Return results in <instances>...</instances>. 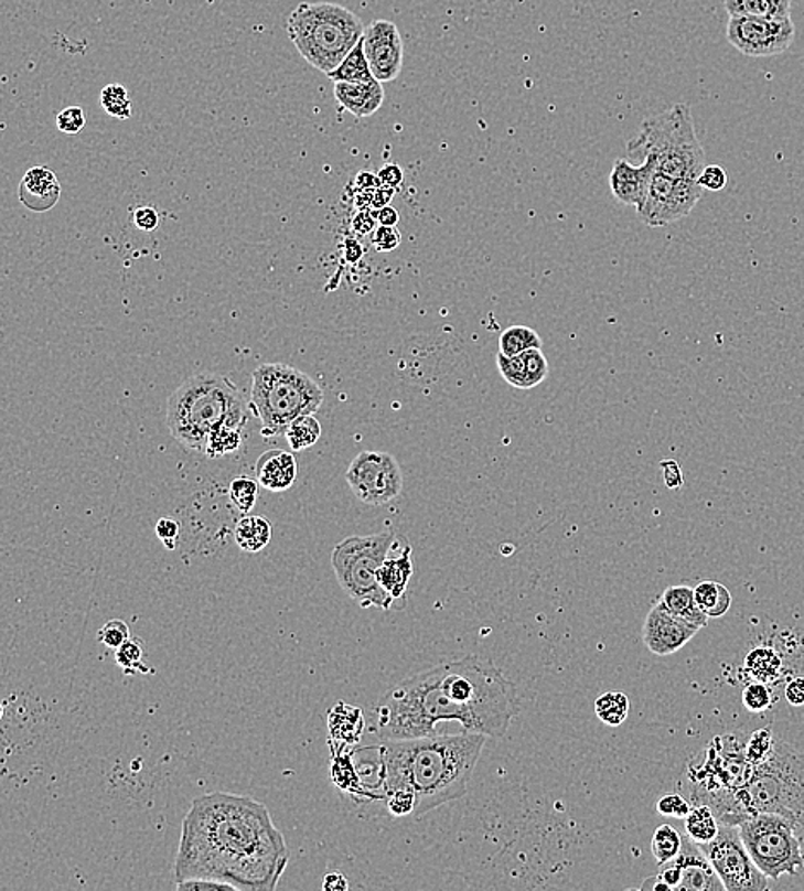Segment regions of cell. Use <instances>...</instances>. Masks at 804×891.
Listing matches in <instances>:
<instances>
[{"label": "cell", "instance_id": "cell-1", "mask_svg": "<svg viewBox=\"0 0 804 891\" xmlns=\"http://www.w3.org/2000/svg\"><path fill=\"white\" fill-rule=\"evenodd\" d=\"M516 686L489 658L467 655L414 674L374 708L371 732L379 741L428 736L482 734L500 739L518 713Z\"/></svg>", "mask_w": 804, "mask_h": 891}, {"label": "cell", "instance_id": "cell-2", "mask_svg": "<svg viewBox=\"0 0 804 891\" xmlns=\"http://www.w3.org/2000/svg\"><path fill=\"white\" fill-rule=\"evenodd\" d=\"M290 852L270 811L249 795L196 797L182 822L175 881H215L234 891L277 890Z\"/></svg>", "mask_w": 804, "mask_h": 891}, {"label": "cell", "instance_id": "cell-3", "mask_svg": "<svg viewBox=\"0 0 804 891\" xmlns=\"http://www.w3.org/2000/svg\"><path fill=\"white\" fill-rule=\"evenodd\" d=\"M487 739L482 734H448L382 741L377 758L383 799L389 792H412L416 818L462 799Z\"/></svg>", "mask_w": 804, "mask_h": 891}, {"label": "cell", "instance_id": "cell-4", "mask_svg": "<svg viewBox=\"0 0 804 891\" xmlns=\"http://www.w3.org/2000/svg\"><path fill=\"white\" fill-rule=\"evenodd\" d=\"M244 404L246 400L228 377L204 371L185 379L170 395L167 426L172 438L185 450L204 453L213 427Z\"/></svg>", "mask_w": 804, "mask_h": 891}, {"label": "cell", "instance_id": "cell-5", "mask_svg": "<svg viewBox=\"0 0 804 891\" xmlns=\"http://www.w3.org/2000/svg\"><path fill=\"white\" fill-rule=\"evenodd\" d=\"M364 31L361 18L335 2H304L287 20V33L297 52L324 74L342 64Z\"/></svg>", "mask_w": 804, "mask_h": 891}, {"label": "cell", "instance_id": "cell-6", "mask_svg": "<svg viewBox=\"0 0 804 891\" xmlns=\"http://www.w3.org/2000/svg\"><path fill=\"white\" fill-rule=\"evenodd\" d=\"M324 393L309 374L287 364H261L253 371L249 408L261 420L265 438L286 436L297 417L317 414Z\"/></svg>", "mask_w": 804, "mask_h": 891}, {"label": "cell", "instance_id": "cell-7", "mask_svg": "<svg viewBox=\"0 0 804 891\" xmlns=\"http://www.w3.org/2000/svg\"><path fill=\"white\" fill-rule=\"evenodd\" d=\"M628 151L654 158L655 170L674 179L697 181L705 167L704 148L695 131L692 108L686 104L643 120L639 135L628 142Z\"/></svg>", "mask_w": 804, "mask_h": 891}, {"label": "cell", "instance_id": "cell-8", "mask_svg": "<svg viewBox=\"0 0 804 891\" xmlns=\"http://www.w3.org/2000/svg\"><path fill=\"white\" fill-rule=\"evenodd\" d=\"M738 801L748 818L772 813L804 830V754L778 739L774 754L754 769Z\"/></svg>", "mask_w": 804, "mask_h": 891}, {"label": "cell", "instance_id": "cell-9", "mask_svg": "<svg viewBox=\"0 0 804 891\" xmlns=\"http://www.w3.org/2000/svg\"><path fill=\"white\" fill-rule=\"evenodd\" d=\"M392 530L374 535H352L336 544L331 552V568L343 592L361 608H392L393 599L377 580V571L397 546Z\"/></svg>", "mask_w": 804, "mask_h": 891}, {"label": "cell", "instance_id": "cell-10", "mask_svg": "<svg viewBox=\"0 0 804 891\" xmlns=\"http://www.w3.org/2000/svg\"><path fill=\"white\" fill-rule=\"evenodd\" d=\"M751 859L769 880L796 877L804 868V852L796 826L772 813H759L738 825Z\"/></svg>", "mask_w": 804, "mask_h": 891}, {"label": "cell", "instance_id": "cell-11", "mask_svg": "<svg viewBox=\"0 0 804 891\" xmlns=\"http://www.w3.org/2000/svg\"><path fill=\"white\" fill-rule=\"evenodd\" d=\"M700 847L726 891H763L769 888V878L751 859L738 826L720 823L717 837Z\"/></svg>", "mask_w": 804, "mask_h": 891}, {"label": "cell", "instance_id": "cell-12", "mask_svg": "<svg viewBox=\"0 0 804 891\" xmlns=\"http://www.w3.org/2000/svg\"><path fill=\"white\" fill-rule=\"evenodd\" d=\"M345 481L367 506H385L404 491V473L397 458L386 451H362L346 470Z\"/></svg>", "mask_w": 804, "mask_h": 891}, {"label": "cell", "instance_id": "cell-13", "mask_svg": "<svg viewBox=\"0 0 804 891\" xmlns=\"http://www.w3.org/2000/svg\"><path fill=\"white\" fill-rule=\"evenodd\" d=\"M701 193L704 189L697 181L669 178L655 170L648 193L636 212L646 227H666L686 218L701 200Z\"/></svg>", "mask_w": 804, "mask_h": 891}, {"label": "cell", "instance_id": "cell-14", "mask_svg": "<svg viewBox=\"0 0 804 891\" xmlns=\"http://www.w3.org/2000/svg\"><path fill=\"white\" fill-rule=\"evenodd\" d=\"M640 890L726 891V888L701 847L686 835L676 859L662 865L658 874L643 881Z\"/></svg>", "mask_w": 804, "mask_h": 891}, {"label": "cell", "instance_id": "cell-15", "mask_svg": "<svg viewBox=\"0 0 804 891\" xmlns=\"http://www.w3.org/2000/svg\"><path fill=\"white\" fill-rule=\"evenodd\" d=\"M728 42L748 57H772L793 45L796 26L791 18L729 15Z\"/></svg>", "mask_w": 804, "mask_h": 891}, {"label": "cell", "instance_id": "cell-16", "mask_svg": "<svg viewBox=\"0 0 804 891\" xmlns=\"http://www.w3.org/2000/svg\"><path fill=\"white\" fill-rule=\"evenodd\" d=\"M362 42L377 82H395L404 67V40L397 24L388 20L373 21L364 31Z\"/></svg>", "mask_w": 804, "mask_h": 891}, {"label": "cell", "instance_id": "cell-17", "mask_svg": "<svg viewBox=\"0 0 804 891\" xmlns=\"http://www.w3.org/2000/svg\"><path fill=\"white\" fill-rule=\"evenodd\" d=\"M700 630L701 627L697 624L677 618L664 608V603L658 602L646 614L645 624H643V642H645L646 648L657 657H669L679 652L686 643L692 642Z\"/></svg>", "mask_w": 804, "mask_h": 891}, {"label": "cell", "instance_id": "cell-18", "mask_svg": "<svg viewBox=\"0 0 804 891\" xmlns=\"http://www.w3.org/2000/svg\"><path fill=\"white\" fill-rule=\"evenodd\" d=\"M654 172L655 160L652 157L643 158V163L639 167L628 162L624 158H618L612 167L611 175H609L612 196L617 197L621 204L640 208L648 193V185H651Z\"/></svg>", "mask_w": 804, "mask_h": 891}, {"label": "cell", "instance_id": "cell-19", "mask_svg": "<svg viewBox=\"0 0 804 891\" xmlns=\"http://www.w3.org/2000/svg\"><path fill=\"white\" fill-rule=\"evenodd\" d=\"M496 365L503 379L516 389L537 388L549 376V362L543 348H530L515 357L497 352Z\"/></svg>", "mask_w": 804, "mask_h": 891}, {"label": "cell", "instance_id": "cell-20", "mask_svg": "<svg viewBox=\"0 0 804 891\" xmlns=\"http://www.w3.org/2000/svg\"><path fill=\"white\" fill-rule=\"evenodd\" d=\"M21 204L33 213L49 212L61 200L57 175L46 167H33L24 173L20 184Z\"/></svg>", "mask_w": 804, "mask_h": 891}, {"label": "cell", "instance_id": "cell-21", "mask_svg": "<svg viewBox=\"0 0 804 891\" xmlns=\"http://www.w3.org/2000/svg\"><path fill=\"white\" fill-rule=\"evenodd\" d=\"M247 407L249 404L240 405L231 411L222 422L213 427L206 438L203 454L210 458H222L240 450L244 438H246Z\"/></svg>", "mask_w": 804, "mask_h": 891}, {"label": "cell", "instance_id": "cell-22", "mask_svg": "<svg viewBox=\"0 0 804 891\" xmlns=\"http://www.w3.org/2000/svg\"><path fill=\"white\" fill-rule=\"evenodd\" d=\"M335 98L349 114L364 119L376 114L385 104L382 82L335 83Z\"/></svg>", "mask_w": 804, "mask_h": 891}, {"label": "cell", "instance_id": "cell-23", "mask_svg": "<svg viewBox=\"0 0 804 891\" xmlns=\"http://www.w3.org/2000/svg\"><path fill=\"white\" fill-rule=\"evenodd\" d=\"M256 479L259 485L270 492H286L296 484L297 460L283 450H270L256 461Z\"/></svg>", "mask_w": 804, "mask_h": 891}, {"label": "cell", "instance_id": "cell-24", "mask_svg": "<svg viewBox=\"0 0 804 891\" xmlns=\"http://www.w3.org/2000/svg\"><path fill=\"white\" fill-rule=\"evenodd\" d=\"M366 730L364 711L354 705L336 704L328 713V745L330 748H349L362 739Z\"/></svg>", "mask_w": 804, "mask_h": 891}, {"label": "cell", "instance_id": "cell-25", "mask_svg": "<svg viewBox=\"0 0 804 891\" xmlns=\"http://www.w3.org/2000/svg\"><path fill=\"white\" fill-rule=\"evenodd\" d=\"M331 750V780L333 784L345 792V794L354 795V797H366L373 799L376 795L366 787L362 782L361 773H358L357 765L354 763V754L346 748H330Z\"/></svg>", "mask_w": 804, "mask_h": 891}, {"label": "cell", "instance_id": "cell-26", "mask_svg": "<svg viewBox=\"0 0 804 891\" xmlns=\"http://www.w3.org/2000/svg\"><path fill=\"white\" fill-rule=\"evenodd\" d=\"M412 575V547L405 544V549L398 556L386 557V561L377 571V580L395 602V600L404 599Z\"/></svg>", "mask_w": 804, "mask_h": 891}, {"label": "cell", "instance_id": "cell-27", "mask_svg": "<svg viewBox=\"0 0 804 891\" xmlns=\"http://www.w3.org/2000/svg\"><path fill=\"white\" fill-rule=\"evenodd\" d=\"M271 535L274 528L265 516H243L234 528L235 544L247 554L261 552L270 544Z\"/></svg>", "mask_w": 804, "mask_h": 891}, {"label": "cell", "instance_id": "cell-28", "mask_svg": "<svg viewBox=\"0 0 804 891\" xmlns=\"http://www.w3.org/2000/svg\"><path fill=\"white\" fill-rule=\"evenodd\" d=\"M661 602L664 603L667 611L673 612L677 618L686 619L689 623L697 624L700 627L707 626L708 618L698 608L697 599H695V588L685 587V584L669 587L662 595Z\"/></svg>", "mask_w": 804, "mask_h": 891}, {"label": "cell", "instance_id": "cell-29", "mask_svg": "<svg viewBox=\"0 0 804 891\" xmlns=\"http://www.w3.org/2000/svg\"><path fill=\"white\" fill-rule=\"evenodd\" d=\"M782 667H784V662H782L781 654L774 646L769 645L757 646V648L751 650L750 654L747 655V661H744V670L754 680L763 684L778 683L782 674Z\"/></svg>", "mask_w": 804, "mask_h": 891}, {"label": "cell", "instance_id": "cell-30", "mask_svg": "<svg viewBox=\"0 0 804 891\" xmlns=\"http://www.w3.org/2000/svg\"><path fill=\"white\" fill-rule=\"evenodd\" d=\"M333 83H367L373 82L376 77L373 76L371 71L369 61H367L366 52H364V42L358 40L357 45L352 49L351 54L343 58L336 69L326 74Z\"/></svg>", "mask_w": 804, "mask_h": 891}, {"label": "cell", "instance_id": "cell-31", "mask_svg": "<svg viewBox=\"0 0 804 891\" xmlns=\"http://www.w3.org/2000/svg\"><path fill=\"white\" fill-rule=\"evenodd\" d=\"M729 15H757V18H791L793 0H723Z\"/></svg>", "mask_w": 804, "mask_h": 891}, {"label": "cell", "instance_id": "cell-32", "mask_svg": "<svg viewBox=\"0 0 804 891\" xmlns=\"http://www.w3.org/2000/svg\"><path fill=\"white\" fill-rule=\"evenodd\" d=\"M695 599L708 619L723 618L732 603L731 592L719 581H701L695 588Z\"/></svg>", "mask_w": 804, "mask_h": 891}, {"label": "cell", "instance_id": "cell-33", "mask_svg": "<svg viewBox=\"0 0 804 891\" xmlns=\"http://www.w3.org/2000/svg\"><path fill=\"white\" fill-rule=\"evenodd\" d=\"M719 828L720 822L717 819L712 807L707 806V804L693 806L689 815L685 818L686 835L693 841H697L698 846H704V844L714 840L719 834Z\"/></svg>", "mask_w": 804, "mask_h": 891}, {"label": "cell", "instance_id": "cell-34", "mask_svg": "<svg viewBox=\"0 0 804 891\" xmlns=\"http://www.w3.org/2000/svg\"><path fill=\"white\" fill-rule=\"evenodd\" d=\"M321 439V423L314 417V414L309 416L297 417L286 431V441L289 442V448L292 453H301V451L309 450L312 446L317 444Z\"/></svg>", "mask_w": 804, "mask_h": 891}, {"label": "cell", "instance_id": "cell-35", "mask_svg": "<svg viewBox=\"0 0 804 891\" xmlns=\"http://www.w3.org/2000/svg\"><path fill=\"white\" fill-rule=\"evenodd\" d=\"M530 348H543V339L532 328L510 326L501 333L500 354L515 357Z\"/></svg>", "mask_w": 804, "mask_h": 891}, {"label": "cell", "instance_id": "cell-36", "mask_svg": "<svg viewBox=\"0 0 804 891\" xmlns=\"http://www.w3.org/2000/svg\"><path fill=\"white\" fill-rule=\"evenodd\" d=\"M593 710L604 726L620 727L630 713V699L624 693H604L596 699Z\"/></svg>", "mask_w": 804, "mask_h": 891}, {"label": "cell", "instance_id": "cell-37", "mask_svg": "<svg viewBox=\"0 0 804 891\" xmlns=\"http://www.w3.org/2000/svg\"><path fill=\"white\" fill-rule=\"evenodd\" d=\"M116 662L126 676L153 674V668L144 664V643L141 638H129L116 650Z\"/></svg>", "mask_w": 804, "mask_h": 891}, {"label": "cell", "instance_id": "cell-38", "mask_svg": "<svg viewBox=\"0 0 804 891\" xmlns=\"http://www.w3.org/2000/svg\"><path fill=\"white\" fill-rule=\"evenodd\" d=\"M683 837L676 828L669 825L658 826L652 837V856L658 865H667V862L676 859L677 854L682 852Z\"/></svg>", "mask_w": 804, "mask_h": 891}, {"label": "cell", "instance_id": "cell-39", "mask_svg": "<svg viewBox=\"0 0 804 891\" xmlns=\"http://www.w3.org/2000/svg\"><path fill=\"white\" fill-rule=\"evenodd\" d=\"M775 742H778V738L770 727L754 730L753 734L748 738V741L744 742V754L754 769L763 765L774 754Z\"/></svg>", "mask_w": 804, "mask_h": 891}, {"label": "cell", "instance_id": "cell-40", "mask_svg": "<svg viewBox=\"0 0 804 891\" xmlns=\"http://www.w3.org/2000/svg\"><path fill=\"white\" fill-rule=\"evenodd\" d=\"M100 104L108 116L114 117V119H131L132 101L129 98L128 89L124 88L122 85L112 83V85L105 86L100 93Z\"/></svg>", "mask_w": 804, "mask_h": 891}, {"label": "cell", "instance_id": "cell-41", "mask_svg": "<svg viewBox=\"0 0 804 891\" xmlns=\"http://www.w3.org/2000/svg\"><path fill=\"white\" fill-rule=\"evenodd\" d=\"M259 482L250 476H237L228 485V497L237 512L247 513L255 507L258 501Z\"/></svg>", "mask_w": 804, "mask_h": 891}, {"label": "cell", "instance_id": "cell-42", "mask_svg": "<svg viewBox=\"0 0 804 891\" xmlns=\"http://www.w3.org/2000/svg\"><path fill=\"white\" fill-rule=\"evenodd\" d=\"M772 695H770L769 684L754 683L748 684L743 689V705L751 713H763L772 707Z\"/></svg>", "mask_w": 804, "mask_h": 891}, {"label": "cell", "instance_id": "cell-43", "mask_svg": "<svg viewBox=\"0 0 804 891\" xmlns=\"http://www.w3.org/2000/svg\"><path fill=\"white\" fill-rule=\"evenodd\" d=\"M97 638L107 648L117 650L131 638V630H129L128 623H124L122 619H110L98 631Z\"/></svg>", "mask_w": 804, "mask_h": 891}, {"label": "cell", "instance_id": "cell-44", "mask_svg": "<svg viewBox=\"0 0 804 891\" xmlns=\"http://www.w3.org/2000/svg\"><path fill=\"white\" fill-rule=\"evenodd\" d=\"M55 126H57L58 131L64 132V135H77V132H82L86 126V116L85 110L82 107H67L64 110L58 111L57 117H55Z\"/></svg>", "mask_w": 804, "mask_h": 891}, {"label": "cell", "instance_id": "cell-45", "mask_svg": "<svg viewBox=\"0 0 804 891\" xmlns=\"http://www.w3.org/2000/svg\"><path fill=\"white\" fill-rule=\"evenodd\" d=\"M658 815L671 816V818L685 819L692 811L688 801L679 794L662 795L657 803Z\"/></svg>", "mask_w": 804, "mask_h": 891}, {"label": "cell", "instance_id": "cell-46", "mask_svg": "<svg viewBox=\"0 0 804 891\" xmlns=\"http://www.w3.org/2000/svg\"><path fill=\"white\" fill-rule=\"evenodd\" d=\"M698 185L705 191H712L719 193L726 185H728V173L722 167L719 165H705L701 170L700 178L697 179Z\"/></svg>", "mask_w": 804, "mask_h": 891}, {"label": "cell", "instance_id": "cell-47", "mask_svg": "<svg viewBox=\"0 0 804 891\" xmlns=\"http://www.w3.org/2000/svg\"><path fill=\"white\" fill-rule=\"evenodd\" d=\"M371 235H373L371 243H373V246L376 247V250H379V253H392V250L400 246V232L395 227L379 225Z\"/></svg>", "mask_w": 804, "mask_h": 891}, {"label": "cell", "instance_id": "cell-48", "mask_svg": "<svg viewBox=\"0 0 804 891\" xmlns=\"http://www.w3.org/2000/svg\"><path fill=\"white\" fill-rule=\"evenodd\" d=\"M154 532H157V537L160 538V543L163 544L167 550L178 549L179 535H181V525H179V522L172 518H160L159 522H157Z\"/></svg>", "mask_w": 804, "mask_h": 891}, {"label": "cell", "instance_id": "cell-49", "mask_svg": "<svg viewBox=\"0 0 804 891\" xmlns=\"http://www.w3.org/2000/svg\"><path fill=\"white\" fill-rule=\"evenodd\" d=\"M132 223L138 230L153 232L159 227L160 216L153 206H139L132 212Z\"/></svg>", "mask_w": 804, "mask_h": 891}, {"label": "cell", "instance_id": "cell-50", "mask_svg": "<svg viewBox=\"0 0 804 891\" xmlns=\"http://www.w3.org/2000/svg\"><path fill=\"white\" fill-rule=\"evenodd\" d=\"M376 223L377 218L374 210H358L357 215L352 219V228H354L355 234L369 235L376 230Z\"/></svg>", "mask_w": 804, "mask_h": 891}, {"label": "cell", "instance_id": "cell-51", "mask_svg": "<svg viewBox=\"0 0 804 891\" xmlns=\"http://www.w3.org/2000/svg\"><path fill=\"white\" fill-rule=\"evenodd\" d=\"M377 178L382 181V185L385 187L398 189L404 182V170L397 165V163H386L379 172H377Z\"/></svg>", "mask_w": 804, "mask_h": 891}, {"label": "cell", "instance_id": "cell-52", "mask_svg": "<svg viewBox=\"0 0 804 891\" xmlns=\"http://www.w3.org/2000/svg\"><path fill=\"white\" fill-rule=\"evenodd\" d=\"M785 699L790 701L793 707H803L804 705V677H794L785 686Z\"/></svg>", "mask_w": 804, "mask_h": 891}, {"label": "cell", "instance_id": "cell-53", "mask_svg": "<svg viewBox=\"0 0 804 891\" xmlns=\"http://www.w3.org/2000/svg\"><path fill=\"white\" fill-rule=\"evenodd\" d=\"M662 472H664V481H666L667 487L677 489L682 487L683 485V473L679 465H677L676 461H664L662 463Z\"/></svg>", "mask_w": 804, "mask_h": 891}, {"label": "cell", "instance_id": "cell-54", "mask_svg": "<svg viewBox=\"0 0 804 891\" xmlns=\"http://www.w3.org/2000/svg\"><path fill=\"white\" fill-rule=\"evenodd\" d=\"M357 191H373V189L382 187V181L377 178V173L373 172H358L354 181Z\"/></svg>", "mask_w": 804, "mask_h": 891}, {"label": "cell", "instance_id": "cell-55", "mask_svg": "<svg viewBox=\"0 0 804 891\" xmlns=\"http://www.w3.org/2000/svg\"><path fill=\"white\" fill-rule=\"evenodd\" d=\"M351 888L349 880L343 877L342 872H328L323 880V890L326 891H346Z\"/></svg>", "mask_w": 804, "mask_h": 891}, {"label": "cell", "instance_id": "cell-56", "mask_svg": "<svg viewBox=\"0 0 804 891\" xmlns=\"http://www.w3.org/2000/svg\"><path fill=\"white\" fill-rule=\"evenodd\" d=\"M179 890L200 891V890H232L228 884L215 883V881H185V883L178 884Z\"/></svg>", "mask_w": 804, "mask_h": 891}, {"label": "cell", "instance_id": "cell-57", "mask_svg": "<svg viewBox=\"0 0 804 891\" xmlns=\"http://www.w3.org/2000/svg\"><path fill=\"white\" fill-rule=\"evenodd\" d=\"M395 191H397V189L385 187V185L374 189L373 210H382L388 206V204L392 203L393 196H395Z\"/></svg>", "mask_w": 804, "mask_h": 891}, {"label": "cell", "instance_id": "cell-58", "mask_svg": "<svg viewBox=\"0 0 804 891\" xmlns=\"http://www.w3.org/2000/svg\"><path fill=\"white\" fill-rule=\"evenodd\" d=\"M376 218L377 223L385 225V227H397L398 222H400V215H398L397 210L389 206V204L385 208L377 210Z\"/></svg>", "mask_w": 804, "mask_h": 891}]
</instances>
